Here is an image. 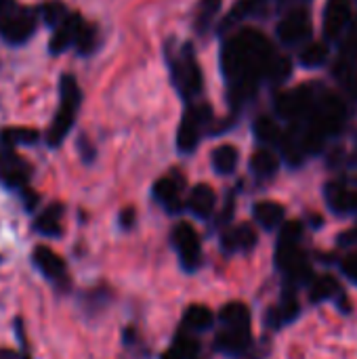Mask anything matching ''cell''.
I'll return each instance as SVG.
<instances>
[{"label": "cell", "mask_w": 357, "mask_h": 359, "mask_svg": "<svg viewBox=\"0 0 357 359\" xmlns=\"http://www.w3.org/2000/svg\"><path fill=\"white\" fill-rule=\"evenodd\" d=\"M215 204H217V196L213 191L210 185H196L191 191H189V198H187V206L189 210L200 217V219H206L213 210H215Z\"/></svg>", "instance_id": "cell-16"}, {"label": "cell", "mask_w": 357, "mask_h": 359, "mask_svg": "<svg viewBox=\"0 0 357 359\" xmlns=\"http://www.w3.org/2000/svg\"><path fill=\"white\" fill-rule=\"evenodd\" d=\"M217 349L225 355H240L250 345V330H238V328H223L221 334L215 341Z\"/></svg>", "instance_id": "cell-15"}, {"label": "cell", "mask_w": 357, "mask_h": 359, "mask_svg": "<svg viewBox=\"0 0 357 359\" xmlns=\"http://www.w3.org/2000/svg\"><path fill=\"white\" fill-rule=\"evenodd\" d=\"M173 82L185 99H191L202 90V72L189 44L173 59Z\"/></svg>", "instance_id": "cell-6"}, {"label": "cell", "mask_w": 357, "mask_h": 359, "mask_svg": "<svg viewBox=\"0 0 357 359\" xmlns=\"http://www.w3.org/2000/svg\"><path fill=\"white\" fill-rule=\"evenodd\" d=\"M326 57H328V48H326V44L324 42H311V44H307L305 48H303V53H301V63L305 65V67H320L324 61H326Z\"/></svg>", "instance_id": "cell-29"}, {"label": "cell", "mask_w": 357, "mask_h": 359, "mask_svg": "<svg viewBox=\"0 0 357 359\" xmlns=\"http://www.w3.org/2000/svg\"><path fill=\"white\" fill-rule=\"evenodd\" d=\"M0 359H17V355L15 353H11V351H0Z\"/></svg>", "instance_id": "cell-36"}, {"label": "cell", "mask_w": 357, "mask_h": 359, "mask_svg": "<svg viewBox=\"0 0 357 359\" xmlns=\"http://www.w3.org/2000/svg\"><path fill=\"white\" fill-rule=\"evenodd\" d=\"M341 269H343V273L357 284V255H351V257H347L345 261H343V265H341Z\"/></svg>", "instance_id": "cell-34"}, {"label": "cell", "mask_w": 357, "mask_h": 359, "mask_svg": "<svg viewBox=\"0 0 357 359\" xmlns=\"http://www.w3.org/2000/svg\"><path fill=\"white\" fill-rule=\"evenodd\" d=\"M345 118H347L345 103L337 95L322 90L320 99L316 101L311 114L305 120L309 122V126H314L320 135H324L328 139V137H332L343 126Z\"/></svg>", "instance_id": "cell-4"}, {"label": "cell", "mask_w": 357, "mask_h": 359, "mask_svg": "<svg viewBox=\"0 0 357 359\" xmlns=\"http://www.w3.org/2000/svg\"><path fill=\"white\" fill-rule=\"evenodd\" d=\"M223 328H238V330H248L250 328V311L242 303H229L221 309L219 316Z\"/></svg>", "instance_id": "cell-20"}, {"label": "cell", "mask_w": 357, "mask_h": 359, "mask_svg": "<svg viewBox=\"0 0 357 359\" xmlns=\"http://www.w3.org/2000/svg\"><path fill=\"white\" fill-rule=\"evenodd\" d=\"M80 88H78V82L74 76L65 74L61 76L59 80V107L55 111V118L46 130V143L48 147H59L67 133L72 130L74 126V120H76V111L80 107Z\"/></svg>", "instance_id": "cell-2"}, {"label": "cell", "mask_w": 357, "mask_h": 359, "mask_svg": "<svg viewBox=\"0 0 357 359\" xmlns=\"http://www.w3.org/2000/svg\"><path fill=\"white\" fill-rule=\"evenodd\" d=\"M322 90H318V86L311 82V84H303V86H297L292 90H286L282 95H278V101H276V111L286 118V120H292V122H299V120H305L316 101L320 99Z\"/></svg>", "instance_id": "cell-5"}, {"label": "cell", "mask_w": 357, "mask_h": 359, "mask_svg": "<svg viewBox=\"0 0 357 359\" xmlns=\"http://www.w3.org/2000/svg\"><path fill=\"white\" fill-rule=\"evenodd\" d=\"M32 261L34 265L48 278V280H55V282H65V276H67V269H65V263L59 255H55L50 248L46 246H36L34 252H32Z\"/></svg>", "instance_id": "cell-12"}, {"label": "cell", "mask_w": 357, "mask_h": 359, "mask_svg": "<svg viewBox=\"0 0 357 359\" xmlns=\"http://www.w3.org/2000/svg\"><path fill=\"white\" fill-rule=\"evenodd\" d=\"M276 50L271 42L259 29H240L225 40L221 50V65L231 82V99L244 101L255 95L261 80H267V72Z\"/></svg>", "instance_id": "cell-1"}, {"label": "cell", "mask_w": 357, "mask_h": 359, "mask_svg": "<svg viewBox=\"0 0 357 359\" xmlns=\"http://www.w3.org/2000/svg\"><path fill=\"white\" fill-rule=\"evenodd\" d=\"M299 309H301V307H299L295 294H292V292H286V294L282 297V303H280L276 309L269 311L271 324L278 328V326H282V324H286V322H292V320L299 316Z\"/></svg>", "instance_id": "cell-24"}, {"label": "cell", "mask_w": 357, "mask_h": 359, "mask_svg": "<svg viewBox=\"0 0 357 359\" xmlns=\"http://www.w3.org/2000/svg\"><path fill=\"white\" fill-rule=\"evenodd\" d=\"M213 118V109L210 105L206 103H198V105H191L183 120H181V126H179V135H177V145L181 151H194L196 145L200 143V137L206 128V124L210 122Z\"/></svg>", "instance_id": "cell-7"}, {"label": "cell", "mask_w": 357, "mask_h": 359, "mask_svg": "<svg viewBox=\"0 0 357 359\" xmlns=\"http://www.w3.org/2000/svg\"><path fill=\"white\" fill-rule=\"evenodd\" d=\"M133 219H135V210H133V208H126V210L122 212V217H120V221H122L124 227H130V225H133Z\"/></svg>", "instance_id": "cell-35"}, {"label": "cell", "mask_w": 357, "mask_h": 359, "mask_svg": "<svg viewBox=\"0 0 357 359\" xmlns=\"http://www.w3.org/2000/svg\"><path fill=\"white\" fill-rule=\"evenodd\" d=\"M173 244L181 257V263L185 269L194 271L202 261V248H200V236L189 223H179L173 229Z\"/></svg>", "instance_id": "cell-8"}, {"label": "cell", "mask_w": 357, "mask_h": 359, "mask_svg": "<svg viewBox=\"0 0 357 359\" xmlns=\"http://www.w3.org/2000/svg\"><path fill=\"white\" fill-rule=\"evenodd\" d=\"M61 204H50L38 219H36V231L46 238H59L61 236Z\"/></svg>", "instance_id": "cell-19"}, {"label": "cell", "mask_w": 357, "mask_h": 359, "mask_svg": "<svg viewBox=\"0 0 357 359\" xmlns=\"http://www.w3.org/2000/svg\"><path fill=\"white\" fill-rule=\"evenodd\" d=\"M38 15L42 17V21H44L46 25H50V27L55 29L69 13L65 11V6H63L61 2H46L44 6H40Z\"/></svg>", "instance_id": "cell-32"}, {"label": "cell", "mask_w": 357, "mask_h": 359, "mask_svg": "<svg viewBox=\"0 0 357 359\" xmlns=\"http://www.w3.org/2000/svg\"><path fill=\"white\" fill-rule=\"evenodd\" d=\"M213 311L208 307H202V305H191L185 316H183V324L189 328V330H208L213 326Z\"/></svg>", "instance_id": "cell-25"}, {"label": "cell", "mask_w": 357, "mask_h": 359, "mask_svg": "<svg viewBox=\"0 0 357 359\" xmlns=\"http://www.w3.org/2000/svg\"><path fill=\"white\" fill-rule=\"evenodd\" d=\"M309 297L314 303H320V301H337L343 299V290L339 286V282L330 276H322L318 280H314L311 284V290H309Z\"/></svg>", "instance_id": "cell-21"}, {"label": "cell", "mask_w": 357, "mask_h": 359, "mask_svg": "<svg viewBox=\"0 0 357 359\" xmlns=\"http://www.w3.org/2000/svg\"><path fill=\"white\" fill-rule=\"evenodd\" d=\"M252 215H255V221H257L263 229H276L278 225H282V223H284V215H286V210H284V206H282V204L265 200V202L255 204Z\"/></svg>", "instance_id": "cell-17"}, {"label": "cell", "mask_w": 357, "mask_h": 359, "mask_svg": "<svg viewBox=\"0 0 357 359\" xmlns=\"http://www.w3.org/2000/svg\"><path fill=\"white\" fill-rule=\"evenodd\" d=\"M288 76H290V59L276 53V57L271 59L269 72H267V80L282 82V80H286Z\"/></svg>", "instance_id": "cell-33"}, {"label": "cell", "mask_w": 357, "mask_h": 359, "mask_svg": "<svg viewBox=\"0 0 357 359\" xmlns=\"http://www.w3.org/2000/svg\"><path fill=\"white\" fill-rule=\"evenodd\" d=\"M278 168H280V162H278L276 154L269 149H259L250 158V170L259 179H271L278 172Z\"/></svg>", "instance_id": "cell-22"}, {"label": "cell", "mask_w": 357, "mask_h": 359, "mask_svg": "<svg viewBox=\"0 0 357 359\" xmlns=\"http://www.w3.org/2000/svg\"><path fill=\"white\" fill-rule=\"evenodd\" d=\"M351 25V2L328 0L324 8V34L328 40H339Z\"/></svg>", "instance_id": "cell-10"}, {"label": "cell", "mask_w": 357, "mask_h": 359, "mask_svg": "<svg viewBox=\"0 0 357 359\" xmlns=\"http://www.w3.org/2000/svg\"><path fill=\"white\" fill-rule=\"evenodd\" d=\"M84 21L80 19V15H67L53 32L50 36V42H48V48L53 55H59L63 50H67L69 46H76L78 40H80V34L84 29Z\"/></svg>", "instance_id": "cell-11"}, {"label": "cell", "mask_w": 357, "mask_h": 359, "mask_svg": "<svg viewBox=\"0 0 357 359\" xmlns=\"http://www.w3.org/2000/svg\"><path fill=\"white\" fill-rule=\"evenodd\" d=\"M259 2H261V0H238V4H236V6L229 11V15L225 17L221 29H229V27H234L238 21H242L244 17H248V15L257 8Z\"/></svg>", "instance_id": "cell-30"}, {"label": "cell", "mask_w": 357, "mask_h": 359, "mask_svg": "<svg viewBox=\"0 0 357 359\" xmlns=\"http://www.w3.org/2000/svg\"><path fill=\"white\" fill-rule=\"evenodd\" d=\"M238 149L234 145H221L213 151V168L219 175H231L238 166Z\"/></svg>", "instance_id": "cell-23"}, {"label": "cell", "mask_w": 357, "mask_h": 359, "mask_svg": "<svg viewBox=\"0 0 357 359\" xmlns=\"http://www.w3.org/2000/svg\"><path fill=\"white\" fill-rule=\"evenodd\" d=\"M198 351H200L198 341L179 334L175 339V345L162 355V359H198Z\"/></svg>", "instance_id": "cell-26"}, {"label": "cell", "mask_w": 357, "mask_h": 359, "mask_svg": "<svg viewBox=\"0 0 357 359\" xmlns=\"http://www.w3.org/2000/svg\"><path fill=\"white\" fill-rule=\"evenodd\" d=\"M221 2L223 0H200L198 11H196V21H194L196 23V29L200 34H204L210 27V23L215 21V17L221 11Z\"/></svg>", "instance_id": "cell-27"}, {"label": "cell", "mask_w": 357, "mask_h": 359, "mask_svg": "<svg viewBox=\"0 0 357 359\" xmlns=\"http://www.w3.org/2000/svg\"><path fill=\"white\" fill-rule=\"evenodd\" d=\"M0 139L8 147H15L19 143L21 145H27V143H36L38 133L36 130H27V128H11V130H2Z\"/></svg>", "instance_id": "cell-31"}, {"label": "cell", "mask_w": 357, "mask_h": 359, "mask_svg": "<svg viewBox=\"0 0 357 359\" xmlns=\"http://www.w3.org/2000/svg\"><path fill=\"white\" fill-rule=\"evenodd\" d=\"M326 200L335 212L341 215L357 212V189H351L343 183H330L326 187Z\"/></svg>", "instance_id": "cell-13"}, {"label": "cell", "mask_w": 357, "mask_h": 359, "mask_svg": "<svg viewBox=\"0 0 357 359\" xmlns=\"http://www.w3.org/2000/svg\"><path fill=\"white\" fill-rule=\"evenodd\" d=\"M179 194H181V187L173 177H164L154 185V198L162 206H166L170 212H177L181 208V196Z\"/></svg>", "instance_id": "cell-18"}, {"label": "cell", "mask_w": 357, "mask_h": 359, "mask_svg": "<svg viewBox=\"0 0 357 359\" xmlns=\"http://www.w3.org/2000/svg\"><path fill=\"white\" fill-rule=\"evenodd\" d=\"M255 246H257V231L248 223L231 227L229 231L223 233V248L229 252H246Z\"/></svg>", "instance_id": "cell-14"}, {"label": "cell", "mask_w": 357, "mask_h": 359, "mask_svg": "<svg viewBox=\"0 0 357 359\" xmlns=\"http://www.w3.org/2000/svg\"><path fill=\"white\" fill-rule=\"evenodd\" d=\"M38 11L21 6L17 0H0V38L8 44H23L38 25Z\"/></svg>", "instance_id": "cell-3"}, {"label": "cell", "mask_w": 357, "mask_h": 359, "mask_svg": "<svg viewBox=\"0 0 357 359\" xmlns=\"http://www.w3.org/2000/svg\"><path fill=\"white\" fill-rule=\"evenodd\" d=\"M255 135L261 143L265 145H271V143H280L282 141V133H280V126L276 124L274 118L269 116H261L257 122H255Z\"/></svg>", "instance_id": "cell-28"}, {"label": "cell", "mask_w": 357, "mask_h": 359, "mask_svg": "<svg viewBox=\"0 0 357 359\" xmlns=\"http://www.w3.org/2000/svg\"><path fill=\"white\" fill-rule=\"evenodd\" d=\"M311 36V17L307 11L297 8L288 13L278 25V38L288 46H299Z\"/></svg>", "instance_id": "cell-9"}]
</instances>
